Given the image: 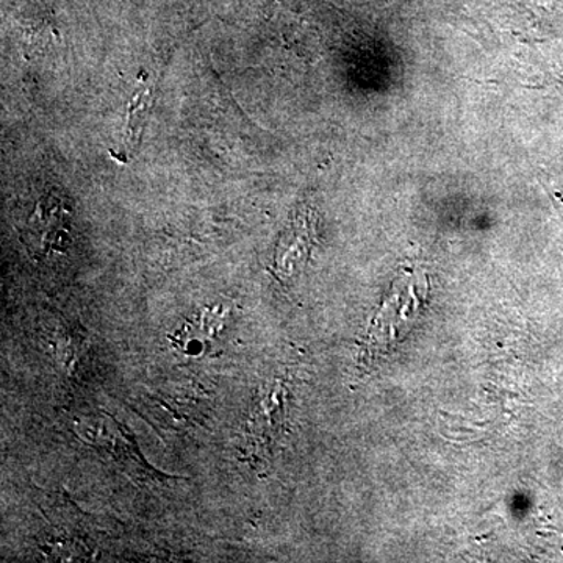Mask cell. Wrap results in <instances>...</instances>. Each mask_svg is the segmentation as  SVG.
Listing matches in <instances>:
<instances>
[{"label":"cell","mask_w":563,"mask_h":563,"mask_svg":"<svg viewBox=\"0 0 563 563\" xmlns=\"http://www.w3.org/2000/svg\"><path fill=\"white\" fill-rule=\"evenodd\" d=\"M428 290V279L422 273H406L395 282L390 295L369 325L366 340L369 354L390 350L393 344L404 339L420 317Z\"/></svg>","instance_id":"6da1fadb"},{"label":"cell","mask_w":563,"mask_h":563,"mask_svg":"<svg viewBox=\"0 0 563 563\" xmlns=\"http://www.w3.org/2000/svg\"><path fill=\"white\" fill-rule=\"evenodd\" d=\"M310 218L309 214H302L299 221L296 222L292 231L288 233L285 242L282 243V252L279 255L280 268L285 272L291 273L292 265L298 261H303L302 255H306L310 250Z\"/></svg>","instance_id":"7a4b0ae2"}]
</instances>
